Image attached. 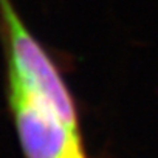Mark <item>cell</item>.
<instances>
[{
	"mask_svg": "<svg viewBox=\"0 0 158 158\" xmlns=\"http://www.w3.org/2000/svg\"><path fill=\"white\" fill-rule=\"evenodd\" d=\"M0 13L6 25L10 68L19 74L25 85L47 101L62 123H65L71 130L79 132L74 102L54 64L28 33L10 0H0Z\"/></svg>",
	"mask_w": 158,
	"mask_h": 158,
	"instance_id": "6da1fadb",
	"label": "cell"
},
{
	"mask_svg": "<svg viewBox=\"0 0 158 158\" xmlns=\"http://www.w3.org/2000/svg\"><path fill=\"white\" fill-rule=\"evenodd\" d=\"M10 101L27 158H85L79 132L71 130L10 68Z\"/></svg>",
	"mask_w": 158,
	"mask_h": 158,
	"instance_id": "7a4b0ae2",
	"label": "cell"
}]
</instances>
